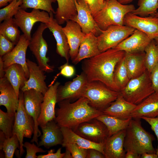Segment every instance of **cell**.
<instances>
[{
  "instance_id": "obj_1",
  "label": "cell",
  "mask_w": 158,
  "mask_h": 158,
  "mask_svg": "<svg viewBox=\"0 0 158 158\" xmlns=\"http://www.w3.org/2000/svg\"><path fill=\"white\" fill-rule=\"evenodd\" d=\"M126 52L112 48L85 60L82 68L88 82L99 81L114 91L119 92L113 79L117 63L124 56Z\"/></svg>"
},
{
  "instance_id": "obj_2",
  "label": "cell",
  "mask_w": 158,
  "mask_h": 158,
  "mask_svg": "<svg viewBox=\"0 0 158 158\" xmlns=\"http://www.w3.org/2000/svg\"><path fill=\"white\" fill-rule=\"evenodd\" d=\"M58 103L59 108L56 110L54 120L60 128H68L73 130L80 124L103 114L102 111L91 106L89 100L84 97L79 98L73 103L66 99Z\"/></svg>"
},
{
  "instance_id": "obj_3",
  "label": "cell",
  "mask_w": 158,
  "mask_h": 158,
  "mask_svg": "<svg viewBox=\"0 0 158 158\" xmlns=\"http://www.w3.org/2000/svg\"><path fill=\"white\" fill-rule=\"evenodd\" d=\"M140 118H131L126 129L124 148L126 152L133 151L141 155L146 152L156 153L153 145L154 136L142 127Z\"/></svg>"
},
{
  "instance_id": "obj_4",
  "label": "cell",
  "mask_w": 158,
  "mask_h": 158,
  "mask_svg": "<svg viewBox=\"0 0 158 158\" xmlns=\"http://www.w3.org/2000/svg\"><path fill=\"white\" fill-rule=\"evenodd\" d=\"M135 9L133 4H122L117 0H105L103 7L92 16L98 27L104 30L111 25H124L126 14Z\"/></svg>"
},
{
  "instance_id": "obj_5",
  "label": "cell",
  "mask_w": 158,
  "mask_h": 158,
  "mask_svg": "<svg viewBox=\"0 0 158 158\" xmlns=\"http://www.w3.org/2000/svg\"><path fill=\"white\" fill-rule=\"evenodd\" d=\"M154 92L150 73L147 70L141 76L130 79L119 92L126 101L136 105Z\"/></svg>"
},
{
  "instance_id": "obj_6",
  "label": "cell",
  "mask_w": 158,
  "mask_h": 158,
  "mask_svg": "<svg viewBox=\"0 0 158 158\" xmlns=\"http://www.w3.org/2000/svg\"><path fill=\"white\" fill-rule=\"evenodd\" d=\"M119 93L100 81H92L88 82L82 97L89 100L91 106L102 111L116 99Z\"/></svg>"
},
{
  "instance_id": "obj_7",
  "label": "cell",
  "mask_w": 158,
  "mask_h": 158,
  "mask_svg": "<svg viewBox=\"0 0 158 158\" xmlns=\"http://www.w3.org/2000/svg\"><path fill=\"white\" fill-rule=\"evenodd\" d=\"M34 131V122L33 119L27 114L24 108L23 92L20 90L19 95V104L15 114L13 135L17 136L20 143V155L22 156L25 151L23 149L24 137L31 138Z\"/></svg>"
},
{
  "instance_id": "obj_8",
  "label": "cell",
  "mask_w": 158,
  "mask_h": 158,
  "mask_svg": "<svg viewBox=\"0 0 158 158\" xmlns=\"http://www.w3.org/2000/svg\"><path fill=\"white\" fill-rule=\"evenodd\" d=\"M47 28L46 24H40L32 36L28 47L35 57L40 68L44 72L49 73L53 71V67L48 64L50 61L47 56L48 45L43 36L44 31Z\"/></svg>"
},
{
  "instance_id": "obj_9",
  "label": "cell",
  "mask_w": 158,
  "mask_h": 158,
  "mask_svg": "<svg viewBox=\"0 0 158 158\" xmlns=\"http://www.w3.org/2000/svg\"><path fill=\"white\" fill-rule=\"evenodd\" d=\"M135 29L126 26L113 25L109 26L97 37L100 52L113 48L131 35Z\"/></svg>"
},
{
  "instance_id": "obj_10",
  "label": "cell",
  "mask_w": 158,
  "mask_h": 158,
  "mask_svg": "<svg viewBox=\"0 0 158 158\" xmlns=\"http://www.w3.org/2000/svg\"><path fill=\"white\" fill-rule=\"evenodd\" d=\"M43 98L42 93L34 89L23 92L24 108L27 114L33 119L34 122L33 135L31 142H35L37 145L38 143V138L41 135L37 120L41 113Z\"/></svg>"
},
{
  "instance_id": "obj_11",
  "label": "cell",
  "mask_w": 158,
  "mask_h": 158,
  "mask_svg": "<svg viewBox=\"0 0 158 158\" xmlns=\"http://www.w3.org/2000/svg\"><path fill=\"white\" fill-rule=\"evenodd\" d=\"M14 20L23 33L30 40L32 36L31 32L33 25L36 23H47L50 20V15L44 11L33 9L28 12L20 8L14 16Z\"/></svg>"
},
{
  "instance_id": "obj_12",
  "label": "cell",
  "mask_w": 158,
  "mask_h": 158,
  "mask_svg": "<svg viewBox=\"0 0 158 158\" xmlns=\"http://www.w3.org/2000/svg\"><path fill=\"white\" fill-rule=\"evenodd\" d=\"M73 130L81 136L96 143H104L109 136L107 127L96 118L80 124Z\"/></svg>"
},
{
  "instance_id": "obj_13",
  "label": "cell",
  "mask_w": 158,
  "mask_h": 158,
  "mask_svg": "<svg viewBox=\"0 0 158 158\" xmlns=\"http://www.w3.org/2000/svg\"><path fill=\"white\" fill-rule=\"evenodd\" d=\"M124 25L145 33L152 40L158 37V18L155 16L141 17L129 13L125 17Z\"/></svg>"
},
{
  "instance_id": "obj_14",
  "label": "cell",
  "mask_w": 158,
  "mask_h": 158,
  "mask_svg": "<svg viewBox=\"0 0 158 158\" xmlns=\"http://www.w3.org/2000/svg\"><path fill=\"white\" fill-rule=\"evenodd\" d=\"M60 83L56 82L50 84L46 92L44 95L41 106V111L38 119V123L41 128L49 121L54 120L56 117L55 105L57 102V92Z\"/></svg>"
},
{
  "instance_id": "obj_15",
  "label": "cell",
  "mask_w": 158,
  "mask_h": 158,
  "mask_svg": "<svg viewBox=\"0 0 158 158\" xmlns=\"http://www.w3.org/2000/svg\"><path fill=\"white\" fill-rule=\"evenodd\" d=\"M30 40L23 35H21L15 46L10 52L1 57L4 69L12 64L16 63L23 67L28 79L29 72L27 66L26 54Z\"/></svg>"
},
{
  "instance_id": "obj_16",
  "label": "cell",
  "mask_w": 158,
  "mask_h": 158,
  "mask_svg": "<svg viewBox=\"0 0 158 158\" xmlns=\"http://www.w3.org/2000/svg\"><path fill=\"white\" fill-rule=\"evenodd\" d=\"M88 81L84 73L82 72L64 85L59 86L57 92V102L64 100L79 98L82 94Z\"/></svg>"
},
{
  "instance_id": "obj_17",
  "label": "cell",
  "mask_w": 158,
  "mask_h": 158,
  "mask_svg": "<svg viewBox=\"0 0 158 158\" xmlns=\"http://www.w3.org/2000/svg\"><path fill=\"white\" fill-rule=\"evenodd\" d=\"M77 15L75 22L80 26L82 31L86 34L91 32L96 36L102 30L98 27L91 13L89 6L84 0H74Z\"/></svg>"
},
{
  "instance_id": "obj_18",
  "label": "cell",
  "mask_w": 158,
  "mask_h": 158,
  "mask_svg": "<svg viewBox=\"0 0 158 158\" xmlns=\"http://www.w3.org/2000/svg\"><path fill=\"white\" fill-rule=\"evenodd\" d=\"M26 61L29 72V77L20 90L24 92L33 89L44 95L49 88L45 82L46 76L45 75L44 71L35 62L28 59H26Z\"/></svg>"
},
{
  "instance_id": "obj_19",
  "label": "cell",
  "mask_w": 158,
  "mask_h": 158,
  "mask_svg": "<svg viewBox=\"0 0 158 158\" xmlns=\"http://www.w3.org/2000/svg\"><path fill=\"white\" fill-rule=\"evenodd\" d=\"M152 40L145 33L135 29L131 35L113 48L126 53L144 51Z\"/></svg>"
},
{
  "instance_id": "obj_20",
  "label": "cell",
  "mask_w": 158,
  "mask_h": 158,
  "mask_svg": "<svg viewBox=\"0 0 158 158\" xmlns=\"http://www.w3.org/2000/svg\"><path fill=\"white\" fill-rule=\"evenodd\" d=\"M63 30L67 37L70 47L69 55L73 61L78 54L80 43L86 35L77 22L69 20Z\"/></svg>"
},
{
  "instance_id": "obj_21",
  "label": "cell",
  "mask_w": 158,
  "mask_h": 158,
  "mask_svg": "<svg viewBox=\"0 0 158 158\" xmlns=\"http://www.w3.org/2000/svg\"><path fill=\"white\" fill-rule=\"evenodd\" d=\"M53 13H49L50 18L49 23H46L48 28L52 34L56 42V51L61 57L64 58L68 63L70 57V47L66 35L63 28L54 18Z\"/></svg>"
},
{
  "instance_id": "obj_22",
  "label": "cell",
  "mask_w": 158,
  "mask_h": 158,
  "mask_svg": "<svg viewBox=\"0 0 158 158\" xmlns=\"http://www.w3.org/2000/svg\"><path fill=\"white\" fill-rule=\"evenodd\" d=\"M0 105L4 106L9 114H15L18 107L19 97L5 76L0 78Z\"/></svg>"
},
{
  "instance_id": "obj_23",
  "label": "cell",
  "mask_w": 158,
  "mask_h": 158,
  "mask_svg": "<svg viewBox=\"0 0 158 158\" xmlns=\"http://www.w3.org/2000/svg\"><path fill=\"white\" fill-rule=\"evenodd\" d=\"M126 129L109 136L104 144L105 158H125L126 152L124 148Z\"/></svg>"
},
{
  "instance_id": "obj_24",
  "label": "cell",
  "mask_w": 158,
  "mask_h": 158,
  "mask_svg": "<svg viewBox=\"0 0 158 158\" xmlns=\"http://www.w3.org/2000/svg\"><path fill=\"white\" fill-rule=\"evenodd\" d=\"M42 134L38 147L43 146L47 148L58 145H62L63 136L60 127L54 120L48 122L44 126L41 127Z\"/></svg>"
},
{
  "instance_id": "obj_25",
  "label": "cell",
  "mask_w": 158,
  "mask_h": 158,
  "mask_svg": "<svg viewBox=\"0 0 158 158\" xmlns=\"http://www.w3.org/2000/svg\"><path fill=\"white\" fill-rule=\"evenodd\" d=\"M132 118H158V93L154 92L136 105L131 114Z\"/></svg>"
},
{
  "instance_id": "obj_26",
  "label": "cell",
  "mask_w": 158,
  "mask_h": 158,
  "mask_svg": "<svg viewBox=\"0 0 158 158\" xmlns=\"http://www.w3.org/2000/svg\"><path fill=\"white\" fill-rule=\"evenodd\" d=\"M136 106L126 101L119 92L116 99L102 112L104 114L126 119L131 118V114Z\"/></svg>"
},
{
  "instance_id": "obj_27",
  "label": "cell",
  "mask_w": 158,
  "mask_h": 158,
  "mask_svg": "<svg viewBox=\"0 0 158 158\" xmlns=\"http://www.w3.org/2000/svg\"><path fill=\"white\" fill-rule=\"evenodd\" d=\"M125 60L130 79L141 76L147 70L144 51L133 53L126 52Z\"/></svg>"
},
{
  "instance_id": "obj_28",
  "label": "cell",
  "mask_w": 158,
  "mask_h": 158,
  "mask_svg": "<svg viewBox=\"0 0 158 158\" xmlns=\"http://www.w3.org/2000/svg\"><path fill=\"white\" fill-rule=\"evenodd\" d=\"M100 53L98 47L97 36L90 32L86 34L80 43L77 56L72 62L76 64L83 59L92 57Z\"/></svg>"
},
{
  "instance_id": "obj_29",
  "label": "cell",
  "mask_w": 158,
  "mask_h": 158,
  "mask_svg": "<svg viewBox=\"0 0 158 158\" xmlns=\"http://www.w3.org/2000/svg\"><path fill=\"white\" fill-rule=\"evenodd\" d=\"M61 129L63 138L62 146L67 143H75L81 148L95 149L104 154V143H98L92 142L78 135L70 128L61 127Z\"/></svg>"
},
{
  "instance_id": "obj_30",
  "label": "cell",
  "mask_w": 158,
  "mask_h": 158,
  "mask_svg": "<svg viewBox=\"0 0 158 158\" xmlns=\"http://www.w3.org/2000/svg\"><path fill=\"white\" fill-rule=\"evenodd\" d=\"M5 76L14 88L19 97L20 90L24 85L28 79L22 66L15 63L4 69Z\"/></svg>"
},
{
  "instance_id": "obj_31",
  "label": "cell",
  "mask_w": 158,
  "mask_h": 158,
  "mask_svg": "<svg viewBox=\"0 0 158 158\" xmlns=\"http://www.w3.org/2000/svg\"><path fill=\"white\" fill-rule=\"evenodd\" d=\"M58 7L55 13V19L60 25L69 20L75 21L77 15L74 0H56Z\"/></svg>"
},
{
  "instance_id": "obj_32",
  "label": "cell",
  "mask_w": 158,
  "mask_h": 158,
  "mask_svg": "<svg viewBox=\"0 0 158 158\" xmlns=\"http://www.w3.org/2000/svg\"><path fill=\"white\" fill-rule=\"evenodd\" d=\"M131 118L123 119L104 114L100 115L96 118L107 127L109 132V136L126 129Z\"/></svg>"
},
{
  "instance_id": "obj_33",
  "label": "cell",
  "mask_w": 158,
  "mask_h": 158,
  "mask_svg": "<svg viewBox=\"0 0 158 158\" xmlns=\"http://www.w3.org/2000/svg\"><path fill=\"white\" fill-rule=\"evenodd\" d=\"M18 27L14 18H13L1 23L0 33L4 35L16 45L21 36Z\"/></svg>"
},
{
  "instance_id": "obj_34",
  "label": "cell",
  "mask_w": 158,
  "mask_h": 158,
  "mask_svg": "<svg viewBox=\"0 0 158 158\" xmlns=\"http://www.w3.org/2000/svg\"><path fill=\"white\" fill-rule=\"evenodd\" d=\"M113 79L119 92L126 86L130 80L125 63V56L116 65L114 71Z\"/></svg>"
},
{
  "instance_id": "obj_35",
  "label": "cell",
  "mask_w": 158,
  "mask_h": 158,
  "mask_svg": "<svg viewBox=\"0 0 158 158\" xmlns=\"http://www.w3.org/2000/svg\"><path fill=\"white\" fill-rule=\"evenodd\" d=\"M138 5L131 13L140 16H155L158 10V0H139Z\"/></svg>"
},
{
  "instance_id": "obj_36",
  "label": "cell",
  "mask_w": 158,
  "mask_h": 158,
  "mask_svg": "<svg viewBox=\"0 0 158 158\" xmlns=\"http://www.w3.org/2000/svg\"><path fill=\"white\" fill-rule=\"evenodd\" d=\"M145 61L147 70L150 73L158 63V45L152 40L145 47Z\"/></svg>"
},
{
  "instance_id": "obj_37",
  "label": "cell",
  "mask_w": 158,
  "mask_h": 158,
  "mask_svg": "<svg viewBox=\"0 0 158 158\" xmlns=\"http://www.w3.org/2000/svg\"><path fill=\"white\" fill-rule=\"evenodd\" d=\"M56 0H22L20 7L26 10L28 8H32L44 11L49 13L55 14L52 4Z\"/></svg>"
},
{
  "instance_id": "obj_38",
  "label": "cell",
  "mask_w": 158,
  "mask_h": 158,
  "mask_svg": "<svg viewBox=\"0 0 158 158\" xmlns=\"http://www.w3.org/2000/svg\"><path fill=\"white\" fill-rule=\"evenodd\" d=\"M15 118V114H11L0 109V129L6 138H10L13 135Z\"/></svg>"
},
{
  "instance_id": "obj_39",
  "label": "cell",
  "mask_w": 158,
  "mask_h": 158,
  "mask_svg": "<svg viewBox=\"0 0 158 158\" xmlns=\"http://www.w3.org/2000/svg\"><path fill=\"white\" fill-rule=\"evenodd\" d=\"M22 4V0H13L8 4L0 10V22L13 18Z\"/></svg>"
},
{
  "instance_id": "obj_40",
  "label": "cell",
  "mask_w": 158,
  "mask_h": 158,
  "mask_svg": "<svg viewBox=\"0 0 158 158\" xmlns=\"http://www.w3.org/2000/svg\"><path fill=\"white\" fill-rule=\"evenodd\" d=\"M18 139L16 135H13L10 138H6L2 146V150L4 153L6 158H13L15 151L17 148L20 149Z\"/></svg>"
},
{
  "instance_id": "obj_41",
  "label": "cell",
  "mask_w": 158,
  "mask_h": 158,
  "mask_svg": "<svg viewBox=\"0 0 158 158\" xmlns=\"http://www.w3.org/2000/svg\"><path fill=\"white\" fill-rule=\"evenodd\" d=\"M62 147L70 152L73 158H86L87 149L81 148L75 143H67Z\"/></svg>"
},
{
  "instance_id": "obj_42",
  "label": "cell",
  "mask_w": 158,
  "mask_h": 158,
  "mask_svg": "<svg viewBox=\"0 0 158 158\" xmlns=\"http://www.w3.org/2000/svg\"><path fill=\"white\" fill-rule=\"evenodd\" d=\"M15 45L4 35L0 33V56L2 57L11 51Z\"/></svg>"
},
{
  "instance_id": "obj_43",
  "label": "cell",
  "mask_w": 158,
  "mask_h": 158,
  "mask_svg": "<svg viewBox=\"0 0 158 158\" xmlns=\"http://www.w3.org/2000/svg\"><path fill=\"white\" fill-rule=\"evenodd\" d=\"M23 146L26 149L25 158H36L37 157L36 155L37 153H44L46 152L38 146H36L34 142L31 143L28 142H25L23 143Z\"/></svg>"
},
{
  "instance_id": "obj_44",
  "label": "cell",
  "mask_w": 158,
  "mask_h": 158,
  "mask_svg": "<svg viewBox=\"0 0 158 158\" xmlns=\"http://www.w3.org/2000/svg\"><path fill=\"white\" fill-rule=\"evenodd\" d=\"M59 68L60 70V73L55 76L50 84H54L56 79L60 75L67 78H70L73 76L75 73V69L73 66L68 64V62L60 66Z\"/></svg>"
},
{
  "instance_id": "obj_45",
  "label": "cell",
  "mask_w": 158,
  "mask_h": 158,
  "mask_svg": "<svg viewBox=\"0 0 158 158\" xmlns=\"http://www.w3.org/2000/svg\"><path fill=\"white\" fill-rule=\"evenodd\" d=\"M147 122L151 126L152 130L154 133L157 138L158 146L156 154L158 157V118H149L142 117L141 118Z\"/></svg>"
},
{
  "instance_id": "obj_46",
  "label": "cell",
  "mask_w": 158,
  "mask_h": 158,
  "mask_svg": "<svg viewBox=\"0 0 158 158\" xmlns=\"http://www.w3.org/2000/svg\"><path fill=\"white\" fill-rule=\"evenodd\" d=\"M150 78L155 92L158 93V63L150 73Z\"/></svg>"
},
{
  "instance_id": "obj_47",
  "label": "cell",
  "mask_w": 158,
  "mask_h": 158,
  "mask_svg": "<svg viewBox=\"0 0 158 158\" xmlns=\"http://www.w3.org/2000/svg\"><path fill=\"white\" fill-rule=\"evenodd\" d=\"M89 6L92 15L101 9L104 6L100 4L99 0H84Z\"/></svg>"
},
{
  "instance_id": "obj_48",
  "label": "cell",
  "mask_w": 158,
  "mask_h": 158,
  "mask_svg": "<svg viewBox=\"0 0 158 158\" xmlns=\"http://www.w3.org/2000/svg\"><path fill=\"white\" fill-rule=\"evenodd\" d=\"M61 148L58 149L56 152H54V149H51L48 152L47 154L40 155L37 156V158H62L64 155L65 153H61Z\"/></svg>"
},
{
  "instance_id": "obj_49",
  "label": "cell",
  "mask_w": 158,
  "mask_h": 158,
  "mask_svg": "<svg viewBox=\"0 0 158 158\" xmlns=\"http://www.w3.org/2000/svg\"><path fill=\"white\" fill-rule=\"evenodd\" d=\"M86 158H105L104 154L95 149H87Z\"/></svg>"
},
{
  "instance_id": "obj_50",
  "label": "cell",
  "mask_w": 158,
  "mask_h": 158,
  "mask_svg": "<svg viewBox=\"0 0 158 158\" xmlns=\"http://www.w3.org/2000/svg\"><path fill=\"white\" fill-rule=\"evenodd\" d=\"M125 158H140V155L131 151L126 152Z\"/></svg>"
},
{
  "instance_id": "obj_51",
  "label": "cell",
  "mask_w": 158,
  "mask_h": 158,
  "mask_svg": "<svg viewBox=\"0 0 158 158\" xmlns=\"http://www.w3.org/2000/svg\"><path fill=\"white\" fill-rule=\"evenodd\" d=\"M141 158H158L156 153H144L140 156Z\"/></svg>"
},
{
  "instance_id": "obj_52",
  "label": "cell",
  "mask_w": 158,
  "mask_h": 158,
  "mask_svg": "<svg viewBox=\"0 0 158 158\" xmlns=\"http://www.w3.org/2000/svg\"><path fill=\"white\" fill-rule=\"evenodd\" d=\"M5 74L3 61L1 57L0 56V78L4 77L5 76Z\"/></svg>"
},
{
  "instance_id": "obj_53",
  "label": "cell",
  "mask_w": 158,
  "mask_h": 158,
  "mask_svg": "<svg viewBox=\"0 0 158 158\" xmlns=\"http://www.w3.org/2000/svg\"><path fill=\"white\" fill-rule=\"evenodd\" d=\"M6 138L4 134L1 130L0 131V149L2 150L3 144Z\"/></svg>"
},
{
  "instance_id": "obj_54",
  "label": "cell",
  "mask_w": 158,
  "mask_h": 158,
  "mask_svg": "<svg viewBox=\"0 0 158 158\" xmlns=\"http://www.w3.org/2000/svg\"><path fill=\"white\" fill-rule=\"evenodd\" d=\"M13 0H0V7L7 5L8 3L11 2Z\"/></svg>"
},
{
  "instance_id": "obj_55",
  "label": "cell",
  "mask_w": 158,
  "mask_h": 158,
  "mask_svg": "<svg viewBox=\"0 0 158 158\" xmlns=\"http://www.w3.org/2000/svg\"><path fill=\"white\" fill-rule=\"evenodd\" d=\"M119 3L121 4L124 5H126L128 4H129L133 0H117Z\"/></svg>"
},
{
  "instance_id": "obj_56",
  "label": "cell",
  "mask_w": 158,
  "mask_h": 158,
  "mask_svg": "<svg viewBox=\"0 0 158 158\" xmlns=\"http://www.w3.org/2000/svg\"><path fill=\"white\" fill-rule=\"evenodd\" d=\"M63 158H73V157L70 152L67 150L66 149V151L65 152V154Z\"/></svg>"
},
{
  "instance_id": "obj_57",
  "label": "cell",
  "mask_w": 158,
  "mask_h": 158,
  "mask_svg": "<svg viewBox=\"0 0 158 158\" xmlns=\"http://www.w3.org/2000/svg\"><path fill=\"white\" fill-rule=\"evenodd\" d=\"M104 1L105 0H99V4L102 5H104Z\"/></svg>"
},
{
  "instance_id": "obj_58",
  "label": "cell",
  "mask_w": 158,
  "mask_h": 158,
  "mask_svg": "<svg viewBox=\"0 0 158 158\" xmlns=\"http://www.w3.org/2000/svg\"><path fill=\"white\" fill-rule=\"evenodd\" d=\"M154 40L156 44L158 45V37L155 38Z\"/></svg>"
},
{
  "instance_id": "obj_59",
  "label": "cell",
  "mask_w": 158,
  "mask_h": 158,
  "mask_svg": "<svg viewBox=\"0 0 158 158\" xmlns=\"http://www.w3.org/2000/svg\"><path fill=\"white\" fill-rule=\"evenodd\" d=\"M155 16L156 17L158 18V10L157 13L155 14Z\"/></svg>"
},
{
  "instance_id": "obj_60",
  "label": "cell",
  "mask_w": 158,
  "mask_h": 158,
  "mask_svg": "<svg viewBox=\"0 0 158 158\" xmlns=\"http://www.w3.org/2000/svg\"></svg>"
}]
</instances>
